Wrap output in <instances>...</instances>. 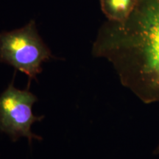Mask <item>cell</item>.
I'll return each instance as SVG.
<instances>
[{
    "label": "cell",
    "instance_id": "obj_4",
    "mask_svg": "<svg viewBox=\"0 0 159 159\" xmlns=\"http://www.w3.org/2000/svg\"><path fill=\"white\" fill-rule=\"evenodd\" d=\"M102 13L111 22H124L134 11L137 0H99Z\"/></svg>",
    "mask_w": 159,
    "mask_h": 159
},
{
    "label": "cell",
    "instance_id": "obj_5",
    "mask_svg": "<svg viewBox=\"0 0 159 159\" xmlns=\"http://www.w3.org/2000/svg\"><path fill=\"white\" fill-rule=\"evenodd\" d=\"M153 154L155 155V156H158L159 155V141H158V143L156 145V147L155 148V150L153 151Z\"/></svg>",
    "mask_w": 159,
    "mask_h": 159
},
{
    "label": "cell",
    "instance_id": "obj_2",
    "mask_svg": "<svg viewBox=\"0 0 159 159\" xmlns=\"http://www.w3.org/2000/svg\"><path fill=\"white\" fill-rule=\"evenodd\" d=\"M52 57L50 49L38 33L33 20L21 28L0 33V61L35 80L43 63Z\"/></svg>",
    "mask_w": 159,
    "mask_h": 159
},
{
    "label": "cell",
    "instance_id": "obj_3",
    "mask_svg": "<svg viewBox=\"0 0 159 159\" xmlns=\"http://www.w3.org/2000/svg\"><path fill=\"white\" fill-rule=\"evenodd\" d=\"M38 98L28 90H21L13 85V81L0 94V132L7 134L13 142L20 138L42 140L41 136L32 132L33 123L43 117L33 114V105Z\"/></svg>",
    "mask_w": 159,
    "mask_h": 159
},
{
    "label": "cell",
    "instance_id": "obj_1",
    "mask_svg": "<svg viewBox=\"0 0 159 159\" xmlns=\"http://www.w3.org/2000/svg\"><path fill=\"white\" fill-rule=\"evenodd\" d=\"M93 54L112 63L122 85L142 102H159V0H137L126 21L103 25Z\"/></svg>",
    "mask_w": 159,
    "mask_h": 159
}]
</instances>
